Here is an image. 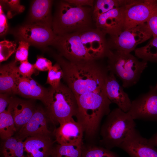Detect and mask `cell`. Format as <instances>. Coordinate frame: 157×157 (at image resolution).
Instances as JSON below:
<instances>
[{"label": "cell", "mask_w": 157, "mask_h": 157, "mask_svg": "<svg viewBox=\"0 0 157 157\" xmlns=\"http://www.w3.org/2000/svg\"><path fill=\"white\" fill-rule=\"evenodd\" d=\"M92 9L90 7L75 6L66 0L58 1L53 19V32L60 35L96 28Z\"/></svg>", "instance_id": "obj_1"}, {"label": "cell", "mask_w": 157, "mask_h": 157, "mask_svg": "<svg viewBox=\"0 0 157 157\" xmlns=\"http://www.w3.org/2000/svg\"><path fill=\"white\" fill-rule=\"evenodd\" d=\"M106 57L109 72L121 80L123 88L135 85L147 66V62L139 60L130 53L110 50Z\"/></svg>", "instance_id": "obj_2"}, {"label": "cell", "mask_w": 157, "mask_h": 157, "mask_svg": "<svg viewBox=\"0 0 157 157\" xmlns=\"http://www.w3.org/2000/svg\"><path fill=\"white\" fill-rule=\"evenodd\" d=\"M101 127L100 146L110 150L118 147L129 133L135 128V123L127 113L117 108L106 116Z\"/></svg>", "instance_id": "obj_3"}, {"label": "cell", "mask_w": 157, "mask_h": 157, "mask_svg": "<svg viewBox=\"0 0 157 157\" xmlns=\"http://www.w3.org/2000/svg\"><path fill=\"white\" fill-rule=\"evenodd\" d=\"M49 89L48 101L45 106L49 119L54 124L76 116L78 110L76 99L66 85L61 83Z\"/></svg>", "instance_id": "obj_4"}, {"label": "cell", "mask_w": 157, "mask_h": 157, "mask_svg": "<svg viewBox=\"0 0 157 157\" xmlns=\"http://www.w3.org/2000/svg\"><path fill=\"white\" fill-rule=\"evenodd\" d=\"M58 54L73 63L97 60L85 37L79 32L56 35L51 44Z\"/></svg>", "instance_id": "obj_5"}, {"label": "cell", "mask_w": 157, "mask_h": 157, "mask_svg": "<svg viewBox=\"0 0 157 157\" xmlns=\"http://www.w3.org/2000/svg\"><path fill=\"white\" fill-rule=\"evenodd\" d=\"M152 37L145 23L123 30L116 35H109L107 40L110 50L130 53L137 45Z\"/></svg>", "instance_id": "obj_6"}, {"label": "cell", "mask_w": 157, "mask_h": 157, "mask_svg": "<svg viewBox=\"0 0 157 157\" xmlns=\"http://www.w3.org/2000/svg\"><path fill=\"white\" fill-rule=\"evenodd\" d=\"M134 120L157 121V83L149 91L140 95L131 101L126 112Z\"/></svg>", "instance_id": "obj_7"}, {"label": "cell", "mask_w": 157, "mask_h": 157, "mask_svg": "<svg viewBox=\"0 0 157 157\" xmlns=\"http://www.w3.org/2000/svg\"><path fill=\"white\" fill-rule=\"evenodd\" d=\"M16 35L20 41L41 47L51 45L56 36L51 28L31 24L19 27Z\"/></svg>", "instance_id": "obj_8"}, {"label": "cell", "mask_w": 157, "mask_h": 157, "mask_svg": "<svg viewBox=\"0 0 157 157\" xmlns=\"http://www.w3.org/2000/svg\"><path fill=\"white\" fill-rule=\"evenodd\" d=\"M157 8V0H130L127 6L124 29L146 23Z\"/></svg>", "instance_id": "obj_9"}, {"label": "cell", "mask_w": 157, "mask_h": 157, "mask_svg": "<svg viewBox=\"0 0 157 157\" xmlns=\"http://www.w3.org/2000/svg\"><path fill=\"white\" fill-rule=\"evenodd\" d=\"M118 147L130 157H157V149L135 128L129 133Z\"/></svg>", "instance_id": "obj_10"}, {"label": "cell", "mask_w": 157, "mask_h": 157, "mask_svg": "<svg viewBox=\"0 0 157 157\" xmlns=\"http://www.w3.org/2000/svg\"><path fill=\"white\" fill-rule=\"evenodd\" d=\"M126 5L112 9L93 19L96 28L106 35H115L123 30L126 8Z\"/></svg>", "instance_id": "obj_11"}, {"label": "cell", "mask_w": 157, "mask_h": 157, "mask_svg": "<svg viewBox=\"0 0 157 157\" xmlns=\"http://www.w3.org/2000/svg\"><path fill=\"white\" fill-rule=\"evenodd\" d=\"M52 133L58 144L62 145H77L83 144L84 132L81 125L73 117L59 124Z\"/></svg>", "instance_id": "obj_12"}, {"label": "cell", "mask_w": 157, "mask_h": 157, "mask_svg": "<svg viewBox=\"0 0 157 157\" xmlns=\"http://www.w3.org/2000/svg\"><path fill=\"white\" fill-rule=\"evenodd\" d=\"M49 120L45 110L41 107L36 108L29 120L15 133V137L23 140L27 138L37 135H50L52 133L47 125Z\"/></svg>", "instance_id": "obj_13"}, {"label": "cell", "mask_w": 157, "mask_h": 157, "mask_svg": "<svg viewBox=\"0 0 157 157\" xmlns=\"http://www.w3.org/2000/svg\"><path fill=\"white\" fill-rule=\"evenodd\" d=\"M50 135L27 138L23 141L24 157H50L54 146Z\"/></svg>", "instance_id": "obj_14"}, {"label": "cell", "mask_w": 157, "mask_h": 157, "mask_svg": "<svg viewBox=\"0 0 157 157\" xmlns=\"http://www.w3.org/2000/svg\"><path fill=\"white\" fill-rule=\"evenodd\" d=\"M15 94L24 97L41 101L46 106L48 103L49 89L42 87L31 77H24L19 74Z\"/></svg>", "instance_id": "obj_15"}, {"label": "cell", "mask_w": 157, "mask_h": 157, "mask_svg": "<svg viewBox=\"0 0 157 157\" xmlns=\"http://www.w3.org/2000/svg\"><path fill=\"white\" fill-rule=\"evenodd\" d=\"M105 88L106 96L112 103L117 105L118 108L125 112L129 110L131 104L128 94L124 90L117 80L115 76L109 72L106 78Z\"/></svg>", "instance_id": "obj_16"}, {"label": "cell", "mask_w": 157, "mask_h": 157, "mask_svg": "<svg viewBox=\"0 0 157 157\" xmlns=\"http://www.w3.org/2000/svg\"><path fill=\"white\" fill-rule=\"evenodd\" d=\"M35 108L31 101L12 98L7 110L13 118L17 131L29 120Z\"/></svg>", "instance_id": "obj_17"}, {"label": "cell", "mask_w": 157, "mask_h": 157, "mask_svg": "<svg viewBox=\"0 0 157 157\" xmlns=\"http://www.w3.org/2000/svg\"><path fill=\"white\" fill-rule=\"evenodd\" d=\"M53 1L36 0L31 6L28 24H35L51 28L53 19L51 7Z\"/></svg>", "instance_id": "obj_18"}, {"label": "cell", "mask_w": 157, "mask_h": 157, "mask_svg": "<svg viewBox=\"0 0 157 157\" xmlns=\"http://www.w3.org/2000/svg\"><path fill=\"white\" fill-rule=\"evenodd\" d=\"M15 61L1 66L0 69V93L15 94L19 74Z\"/></svg>", "instance_id": "obj_19"}, {"label": "cell", "mask_w": 157, "mask_h": 157, "mask_svg": "<svg viewBox=\"0 0 157 157\" xmlns=\"http://www.w3.org/2000/svg\"><path fill=\"white\" fill-rule=\"evenodd\" d=\"M4 140L1 149L3 157H24L23 140L13 136Z\"/></svg>", "instance_id": "obj_20"}, {"label": "cell", "mask_w": 157, "mask_h": 157, "mask_svg": "<svg viewBox=\"0 0 157 157\" xmlns=\"http://www.w3.org/2000/svg\"><path fill=\"white\" fill-rule=\"evenodd\" d=\"M17 130L13 117L10 113L6 110L0 113V137L5 140L13 136Z\"/></svg>", "instance_id": "obj_21"}, {"label": "cell", "mask_w": 157, "mask_h": 157, "mask_svg": "<svg viewBox=\"0 0 157 157\" xmlns=\"http://www.w3.org/2000/svg\"><path fill=\"white\" fill-rule=\"evenodd\" d=\"M135 56L142 60L157 62V37L153 38L145 46L136 48Z\"/></svg>", "instance_id": "obj_22"}, {"label": "cell", "mask_w": 157, "mask_h": 157, "mask_svg": "<svg viewBox=\"0 0 157 157\" xmlns=\"http://www.w3.org/2000/svg\"><path fill=\"white\" fill-rule=\"evenodd\" d=\"M129 0H94L92 9L93 19L97 16L113 8L127 4Z\"/></svg>", "instance_id": "obj_23"}, {"label": "cell", "mask_w": 157, "mask_h": 157, "mask_svg": "<svg viewBox=\"0 0 157 157\" xmlns=\"http://www.w3.org/2000/svg\"><path fill=\"white\" fill-rule=\"evenodd\" d=\"M83 144L62 145L57 144L54 145L51 157H82Z\"/></svg>", "instance_id": "obj_24"}, {"label": "cell", "mask_w": 157, "mask_h": 157, "mask_svg": "<svg viewBox=\"0 0 157 157\" xmlns=\"http://www.w3.org/2000/svg\"><path fill=\"white\" fill-rule=\"evenodd\" d=\"M82 157H119L115 152L101 146L83 144Z\"/></svg>", "instance_id": "obj_25"}, {"label": "cell", "mask_w": 157, "mask_h": 157, "mask_svg": "<svg viewBox=\"0 0 157 157\" xmlns=\"http://www.w3.org/2000/svg\"><path fill=\"white\" fill-rule=\"evenodd\" d=\"M63 76V72L60 65L56 63L48 71L46 83L51 87L56 88L60 83V80Z\"/></svg>", "instance_id": "obj_26"}, {"label": "cell", "mask_w": 157, "mask_h": 157, "mask_svg": "<svg viewBox=\"0 0 157 157\" xmlns=\"http://www.w3.org/2000/svg\"><path fill=\"white\" fill-rule=\"evenodd\" d=\"M1 1L6 6L8 10L7 16L9 18L23 12L25 10L24 6L21 5L19 0H2Z\"/></svg>", "instance_id": "obj_27"}, {"label": "cell", "mask_w": 157, "mask_h": 157, "mask_svg": "<svg viewBox=\"0 0 157 157\" xmlns=\"http://www.w3.org/2000/svg\"><path fill=\"white\" fill-rule=\"evenodd\" d=\"M16 44L7 40L0 42V62L5 61L15 52Z\"/></svg>", "instance_id": "obj_28"}, {"label": "cell", "mask_w": 157, "mask_h": 157, "mask_svg": "<svg viewBox=\"0 0 157 157\" xmlns=\"http://www.w3.org/2000/svg\"><path fill=\"white\" fill-rule=\"evenodd\" d=\"M30 45L28 43L24 41H20L19 42V45L15 53V62L19 61L21 63L28 60Z\"/></svg>", "instance_id": "obj_29"}, {"label": "cell", "mask_w": 157, "mask_h": 157, "mask_svg": "<svg viewBox=\"0 0 157 157\" xmlns=\"http://www.w3.org/2000/svg\"><path fill=\"white\" fill-rule=\"evenodd\" d=\"M35 69L33 64L29 63L28 60H26L20 63V65L17 67V72L22 77H31Z\"/></svg>", "instance_id": "obj_30"}, {"label": "cell", "mask_w": 157, "mask_h": 157, "mask_svg": "<svg viewBox=\"0 0 157 157\" xmlns=\"http://www.w3.org/2000/svg\"><path fill=\"white\" fill-rule=\"evenodd\" d=\"M33 65L36 69L42 71H48L52 66L50 60L41 57H38L35 63Z\"/></svg>", "instance_id": "obj_31"}, {"label": "cell", "mask_w": 157, "mask_h": 157, "mask_svg": "<svg viewBox=\"0 0 157 157\" xmlns=\"http://www.w3.org/2000/svg\"><path fill=\"white\" fill-rule=\"evenodd\" d=\"M153 37H157V8L146 22Z\"/></svg>", "instance_id": "obj_32"}, {"label": "cell", "mask_w": 157, "mask_h": 157, "mask_svg": "<svg viewBox=\"0 0 157 157\" xmlns=\"http://www.w3.org/2000/svg\"><path fill=\"white\" fill-rule=\"evenodd\" d=\"M8 25L6 17L2 10V7L0 6V34L2 36L5 34L8 29Z\"/></svg>", "instance_id": "obj_33"}, {"label": "cell", "mask_w": 157, "mask_h": 157, "mask_svg": "<svg viewBox=\"0 0 157 157\" xmlns=\"http://www.w3.org/2000/svg\"><path fill=\"white\" fill-rule=\"evenodd\" d=\"M12 98L7 94L0 93V113L6 110V108L8 106Z\"/></svg>", "instance_id": "obj_34"}, {"label": "cell", "mask_w": 157, "mask_h": 157, "mask_svg": "<svg viewBox=\"0 0 157 157\" xmlns=\"http://www.w3.org/2000/svg\"><path fill=\"white\" fill-rule=\"evenodd\" d=\"M69 3L75 6L81 7H90L93 8L94 0H66Z\"/></svg>", "instance_id": "obj_35"}, {"label": "cell", "mask_w": 157, "mask_h": 157, "mask_svg": "<svg viewBox=\"0 0 157 157\" xmlns=\"http://www.w3.org/2000/svg\"><path fill=\"white\" fill-rule=\"evenodd\" d=\"M148 140L151 144L157 147V134Z\"/></svg>", "instance_id": "obj_36"}, {"label": "cell", "mask_w": 157, "mask_h": 157, "mask_svg": "<svg viewBox=\"0 0 157 157\" xmlns=\"http://www.w3.org/2000/svg\"><path fill=\"white\" fill-rule=\"evenodd\" d=\"M50 157H51V156H50Z\"/></svg>", "instance_id": "obj_37"}]
</instances>
